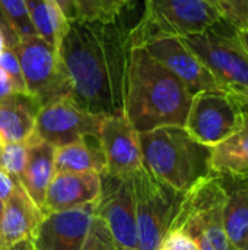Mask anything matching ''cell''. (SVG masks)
<instances>
[{
    "mask_svg": "<svg viewBox=\"0 0 248 250\" xmlns=\"http://www.w3.org/2000/svg\"><path fill=\"white\" fill-rule=\"evenodd\" d=\"M118 18L111 22L73 21L58 47L70 79L72 100L96 116L123 113L132 41L130 29Z\"/></svg>",
    "mask_w": 248,
    "mask_h": 250,
    "instance_id": "1",
    "label": "cell"
},
{
    "mask_svg": "<svg viewBox=\"0 0 248 250\" xmlns=\"http://www.w3.org/2000/svg\"><path fill=\"white\" fill-rule=\"evenodd\" d=\"M191 92L142 45L129 51L123 113L137 133L162 126H184Z\"/></svg>",
    "mask_w": 248,
    "mask_h": 250,
    "instance_id": "2",
    "label": "cell"
},
{
    "mask_svg": "<svg viewBox=\"0 0 248 250\" xmlns=\"http://www.w3.org/2000/svg\"><path fill=\"white\" fill-rule=\"evenodd\" d=\"M139 142L145 167L178 193L210 174V148L194 141L183 126L139 133Z\"/></svg>",
    "mask_w": 248,
    "mask_h": 250,
    "instance_id": "3",
    "label": "cell"
},
{
    "mask_svg": "<svg viewBox=\"0 0 248 250\" xmlns=\"http://www.w3.org/2000/svg\"><path fill=\"white\" fill-rule=\"evenodd\" d=\"M170 229L187 233L199 250H235L225 233L224 189L218 174H208L183 193Z\"/></svg>",
    "mask_w": 248,
    "mask_h": 250,
    "instance_id": "4",
    "label": "cell"
},
{
    "mask_svg": "<svg viewBox=\"0 0 248 250\" xmlns=\"http://www.w3.org/2000/svg\"><path fill=\"white\" fill-rule=\"evenodd\" d=\"M222 22L213 0H145V13L130 29V41L132 45H142L155 34L186 38Z\"/></svg>",
    "mask_w": 248,
    "mask_h": 250,
    "instance_id": "5",
    "label": "cell"
},
{
    "mask_svg": "<svg viewBox=\"0 0 248 250\" xmlns=\"http://www.w3.org/2000/svg\"><path fill=\"white\" fill-rule=\"evenodd\" d=\"M132 183L137 249L156 250L178 211L183 193L158 180L145 166L132 176Z\"/></svg>",
    "mask_w": 248,
    "mask_h": 250,
    "instance_id": "6",
    "label": "cell"
},
{
    "mask_svg": "<svg viewBox=\"0 0 248 250\" xmlns=\"http://www.w3.org/2000/svg\"><path fill=\"white\" fill-rule=\"evenodd\" d=\"M12 48L19 60L26 94L39 105L72 95L70 79L56 47L32 35L18 40Z\"/></svg>",
    "mask_w": 248,
    "mask_h": 250,
    "instance_id": "7",
    "label": "cell"
},
{
    "mask_svg": "<svg viewBox=\"0 0 248 250\" xmlns=\"http://www.w3.org/2000/svg\"><path fill=\"white\" fill-rule=\"evenodd\" d=\"M181 40L227 89L247 88L248 51L238 32L229 35L215 26Z\"/></svg>",
    "mask_w": 248,
    "mask_h": 250,
    "instance_id": "8",
    "label": "cell"
},
{
    "mask_svg": "<svg viewBox=\"0 0 248 250\" xmlns=\"http://www.w3.org/2000/svg\"><path fill=\"white\" fill-rule=\"evenodd\" d=\"M243 113L228 92L203 91L193 95L183 127L194 141L212 148L240 127Z\"/></svg>",
    "mask_w": 248,
    "mask_h": 250,
    "instance_id": "9",
    "label": "cell"
},
{
    "mask_svg": "<svg viewBox=\"0 0 248 250\" xmlns=\"http://www.w3.org/2000/svg\"><path fill=\"white\" fill-rule=\"evenodd\" d=\"M95 217L104 221L118 249L139 250L132 177L101 174V192L95 202Z\"/></svg>",
    "mask_w": 248,
    "mask_h": 250,
    "instance_id": "10",
    "label": "cell"
},
{
    "mask_svg": "<svg viewBox=\"0 0 248 250\" xmlns=\"http://www.w3.org/2000/svg\"><path fill=\"white\" fill-rule=\"evenodd\" d=\"M104 117L82 110L72 97H61L39 107L35 133L58 148L86 136L98 138Z\"/></svg>",
    "mask_w": 248,
    "mask_h": 250,
    "instance_id": "11",
    "label": "cell"
},
{
    "mask_svg": "<svg viewBox=\"0 0 248 250\" xmlns=\"http://www.w3.org/2000/svg\"><path fill=\"white\" fill-rule=\"evenodd\" d=\"M142 47L171 73H174L191 92L203 91L228 92V89L213 76L203 62L186 45V42L172 35L155 34L149 37Z\"/></svg>",
    "mask_w": 248,
    "mask_h": 250,
    "instance_id": "12",
    "label": "cell"
},
{
    "mask_svg": "<svg viewBox=\"0 0 248 250\" xmlns=\"http://www.w3.org/2000/svg\"><path fill=\"white\" fill-rule=\"evenodd\" d=\"M98 141L105 158V174L132 177L145 166L139 133L124 113L104 117Z\"/></svg>",
    "mask_w": 248,
    "mask_h": 250,
    "instance_id": "13",
    "label": "cell"
},
{
    "mask_svg": "<svg viewBox=\"0 0 248 250\" xmlns=\"http://www.w3.org/2000/svg\"><path fill=\"white\" fill-rule=\"evenodd\" d=\"M95 202L75 209L44 214L31 240L34 250L80 249L95 217Z\"/></svg>",
    "mask_w": 248,
    "mask_h": 250,
    "instance_id": "14",
    "label": "cell"
},
{
    "mask_svg": "<svg viewBox=\"0 0 248 250\" xmlns=\"http://www.w3.org/2000/svg\"><path fill=\"white\" fill-rule=\"evenodd\" d=\"M42 218L44 212L18 182L13 193L3 205L0 217V250H9L23 240H32Z\"/></svg>",
    "mask_w": 248,
    "mask_h": 250,
    "instance_id": "15",
    "label": "cell"
},
{
    "mask_svg": "<svg viewBox=\"0 0 248 250\" xmlns=\"http://www.w3.org/2000/svg\"><path fill=\"white\" fill-rule=\"evenodd\" d=\"M101 192L98 173H56L45 193L42 212L75 209L95 202Z\"/></svg>",
    "mask_w": 248,
    "mask_h": 250,
    "instance_id": "16",
    "label": "cell"
},
{
    "mask_svg": "<svg viewBox=\"0 0 248 250\" xmlns=\"http://www.w3.org/2000/svg\"><path fill=\"white\" fill-rule=\"evenodd\" d=\"M39 103L26 92H13L0 100V138L3 144L29 142L37 133Z\"/></svg>",
    "mask_w": 248,
    "mask_h": 250,
    "instance_id": "17",
    "label": "cell"
},
{
    "mask_svg": "<svg viewBox=\"0 0 248 250\" xmlns=\"http://www.w3.org/2000/svg\"><path fill=\"white\" fill-rule=\"evenodd\" d=\"M224 189V226L232 248L240 250L248 236V179L218 174Z\"/></svg>",
    "mask_w": 248,
    "mask_h": 250,
    "instance_id": "18",
    "label": "cell"
},
{
    "mask_svg": "<svg viewBox=\"0 0 248 250\" xmlns=\"http://www.w3.org/2000/svg\"><path fill=\"white\" fill-rule=\"evenodd\" d=\"M54 146L39 139L37 135L28 142V163L19 180L25 192L42 211L47 189L56 174Z\"/></svg>",
    "mask_w": 248,
    "mask_h": 250,
    "instance_id": "19",
    "label": "cell"
},
{
    "mask_svg": "<svg viewBox=\"0 0 248 250\" xmlns=\"http://www.w3.org/2000/svg\"><path fill=\"white\" fill-rule=\"evenodd\" d=\"M210 173L248 179V113L240 127L224 142L210 148Z\"/></svg>",
    "mask_w": 248,
    "mask_h": 250,
    "instance_id": "20",
    "label": "cell"
},
{
    "mask_svg": "<svg viewBox=\"0 0 248 250\" xmlns=\"http://www.w3.org/2000/svg\"><path fill=\"white\" fill-rule=\"evenodd\" d=\"M105 170V158L98 138L86 136L54 149L56 173H98Z\"/></svg>",
    "mask_w": 248,
    "mask_h": 250,
    "instance_id": "21",
    "label": "cell"
},
{
    "mask_svg": "<svg viewBox=\"0 0 248 250\" xmlns=\"http://www.w3.org/2000/svg\"><path fill=\"white\" fill-rule=\"evenodd\" d=\"M29 19L38 37L58 50L69 22L61 10L51 0H25Z\"/></svg>",
    "mask_w": 248,
    "mask_h": 250,
    "instance_id": "22",
    "label": "cell"
},
{
    "mask_svg": "<svg viewBox=\"0 0 248 250\" xmlns=\"http://www.w3.org/2000/svg\"><path fill=\"white\" fill-rule=\"evenodd\" d=\"M79 16L85 21L111 22L120 16L133 0H75Z\"/></svg>",
    "mask_w": 248,
    "mask_h": 250,
    "instance_id": "23",
    "label": "cell"
},
{
    "mask_svg": "<svg viewBox=\"0 0 248 250\" xmlns=\"http://www.w3.org/2000/svg\"><path fill=\"white\" fill-rule=\"evenodd\" d=\"M0 7L18 40L37 35L25 0H0Z\"/></svg>",
    "mask_w": 248,
    "mask_h": 250,
    "instance_id": "24",
    "label": "cell"
},
{
    "mask_svg": "<svg viewBox=\"0 0 248 250\" xmlns=\"http://www.w3.org/2000/svg\"><path fill=\"white\" fill-rule=\"evenodd\" d=\"M28 163V142H13L4 144L0 155V170L20 180Z\"/></svg>",
    "mask_w": 248,
    "mask_h": 250,
    "instance_id": "25",
    "label": "cell"
},
{
    "mask_svg": "<svg viewBox=\"0 0 248 250\" xmlns=\"http://www.w3.org/2000/svg\"><path fill=\"white\" fill-rule=\"evenodd\" d=\"M222 21L238 34H248V0H213Z\"/></svg>",
    "mask_w": 248,
    "mask_h": 250,
    "instance_id": "26",
    "label": "cell"
},
{
    "mask_svg": "<svg viewBox=\"0 0 248 250\" xmlns=\"http://www.w3.org/2000/svg\"><path fill=\"white\" fill-rule=\"evenodd\" d=\"M118 249L107 226L98 217H94L89 233L83 246L79 250H114Z\"/></svg>",
    "mask_w": 248,
    "mask_h": 250,
    "instance_id": "27",
    "label": "cell"
},
{
    "mask_svg": "<svg viewBox=\"0 0 248 250\" xmlns=\"http://www.w3.org/2000/svg\"><path fill=\"white\" fill-rule=\"evenodd\" d=\"M0 67L9 75L16 92H26L23 76H22L20 66H19V60H18L13 48L9 45H6L0 53Z\"/></svg>",
    "mask_w": 248,
    "mask_h": 250,
    "instance_id": "28",
    "label": "cell"
},
{
    "mask_svg": "<svg viewBox=\"0 0 248 250\" xmlns=\"http://www.w3.org/2000/svg\"><path fill=\"white\" fill-rule=\"evenodd\" d=\"M156 250H199V246L183 230L168 229Z\"/></svg>",
    "mask_w": 248,
    "mask_h": 250,
    "instance_id": "29",
    "label": "cell"
},
{
    "mask_svg": "<svg viewBox=\"0 0 248 250\" xmlns=\"http://www.w3.org/2000/svg\"><path fill=\"white\" fill-rule=\"evenodd\" d=\"M53 3H56V6L61 10V13L64 15V18L67 19V22H73L80 19L79 16V10H77V4L75 0H51Z\"/></svg>",
    "mask_w": 248,
    "mask_h": 250,
    "instance_id": "30",
    "label": "cell"
},
{
    "mask_svg": "<svg viewBox=\"0 0 248 250\" xmlns=\"http://www.w3.org/2000/svg\"><path fill=\"white\" fill-rule=\"evenodd\" d=\"M16 183H18L16 179H13L12 176H9L3 170H0V199L3 201V204L13 193V190L16 188Z\"/></svg>",
    "mask_w": 248,
    "mask_h": 250,
    "instance_id": "31",
    "label": "cell"
},
{
    "mask_svg": "<svg viewBox=\"0 0 248 250\" xmlns=\"http://www.w3.org/2000/svg\"><path fill=\"white\" fill-rule=\"evenodd\" d=\"M228 94L237 101L243 111L248 113V86L247 88H229Z\"/></svg>",
    "mask_w": 248,
    "mask_h": 250,
    "instance_id": "32",
    "label": "cell"
},
{
    "mask_svg": "<svg viewBox=\"0 0 248 250\" xmlns=\"http://www.w3.org/2000/svg\"><path fill=\"white\" fill-rule=\"evenodd\" d=\"M16 92L15 88H13V83L9 78V75L0 67V100L6 98L7 95Z\"/></svg>",
    "mask_w": 248,
    "mask_h": 250,
    "instance_id": "33",
    "label": "cell"
},
{
    "mask_svg": "<svg viewBox=\"0 0 248 250\" xmlns=\"http://www.w3.org/2000/svg\"><path fill=\"white\" fill-rule=\"evenodd\" d=\"M9 250H34V246H32V242L31 240H23V242L12 246Z\"/></svg>",
    "mask_w": 248,
    "mask_h": 250,
    "instance_id": "34",
    "label": "cell"
},
{
    "mask_svg": "<svg viewBox=\"0 0 248 250\" xmlns=\"http://www.w3.org/2000/svg\"><path fill=\"white\" fill-rule=\"evenodd\" d=\"M240 38H241V41H243L244 47L247 48V51H248V34H240Z\"/></svg>",
    "mask_w": 248,
    "mask_h": 250,
    "instance_id": "35",
    "label": "cell"
},
{
    "mask_svg": "<svg viewBox=\"0 0 248 250\" xmlns=\"http://www.w3.org/2000/svg\"><path fill=\"white\" fill-rule=\"evenodd\" d=\"M240 250H248V236L247 239H246V242H244V245H243V248Z\"/></svg>",
    "mask_w": 248,
    "mask_h": 250,
    "instance_id": "36",
    "label": "cell"
},
{
    "mask_svg": "<svg viewBox=\"0 0 248 250\" xmlns=\"http://www.w3.org/2000/svg\"><path fill=\"white\" fill-rule=\"evenodd\" d=\"M3 205H4V204H3V201L0 199V217H1V212H3Z\"/></svg>",
    "mask_w": 248,
    "mask_h": 250,
    "instance_id": "37",
    "label": "cell"
},
{
    "mask_svg": "<svg viewBox=\"0 0 248 250\" xmlns=\"http://www.w3.org/2000/svg\"><path fill=\"white\" fill-rule=\"evenodd\" d=\"M3 145H4V144H3V141H1V138H0V155H1V149H3Z\"/></svg>",
    "mask_w": 248,
    "mask_h": 250,
    "instance_id": "38",
    "label": "cell"
},
{
    "mask_svg": "<svg viewBox=\"0 0 248 250\" xmlns=\"http://www.w3.org/2000/svg\"><path fill=\"white\" fill-rule=\"evenodd\" d=\"M114 250H120V249H114Z\"/></svg>",
    "mask_w": 248,
    "mask_h": 250,
    "instance_id": "39",
    "label": "cell"
}]
</instances>
